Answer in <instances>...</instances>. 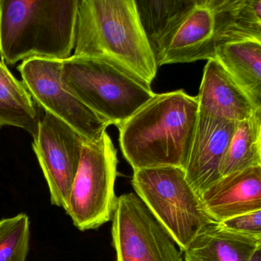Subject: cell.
Returning a JSON list of instances; mask_svg holds the SVG:
<instances>
[{
	"label": "cell",
	"instance_id": "cell-1",
	"mask_svg": "<svg viewBox=\"0 0 261 261\" xmlns=\"http://www.w3.org/2000/svg\"><path fill=\"white\" fill-rule=\"evenodd\" d=\"M74 56L100 59L148 88L158 65L135 0H80Z\"/></svg>",
	"mask_w": 261,
	"mask_h": 261
},
{
	"label": "cell",
	"instance_id": "cell-2",
	"mask_svg": "<svg viewBox=\"0 0 261 261\" xmlns=\"http://www.w3.org/2000/svg\"><path fill=\"white\" fill-rule=\"evenodd\" d=\"M198 116L196 97L184 90L155 94L118 128L123 156L134 170L186 169Z\"/></svg>",
	"mask_w": 261,
	"mask_h": 261
},
{
	"label": "cell",
	"instance_id": "cell-3",
	"mask_svg": "<svg viewBox=\"0 0 261 261\" xmlns=\"http://www.w3.org/2000/svg\"><path fill=\"white\" fill-rule=\"evenodd\" d=\"M80 0H0V59L64 61L75 45Z\"/></svg>",
	"mask_w": 261,
	"mask_h": 261
},
{
	"label": "cell",
	"instance_id": "cell-4",
	"mask_svg": "<svg viewBox=\"0 0 261 261\" xmlns=\"http://www.w3.org/2000/svg\"><path fill=\"white\" fill-rule=\"evenodd\" d=\"M63 88L111 125H123L155 93L100 59L71 56L62 62Z\"/></svg>",
	"mask_w": 261,
	"mask_h": 261
},
{
	"label": "cell",
	"instance_id": "cell-5",
	"mask_svg": "<svg viewBox=\"0 0 261 261\" xmlns=\"http://www.w3.org/2000/svg\"><path fill=\"white\" fill-rule=\"evenodd\" d=\"M132 185L136 195L169 232L181 252L204 226L214 222L181 168L160 166L134 170Z\"/></svg>",
	"mask_w": 261,
	"mask_h": 261
},
{
	"label": "cell",
	"instance_id": "cell-6",
	"mask_svg": "<svg viewBox=\"0 0 261 261\" xmlns=\"http://www.w3.org/2000/svg\"><path fill=\"white\" fill-rule=\"evenodd\" d=\"M117 151L108 133L85 142L65 210L82 230L97 229L112 220L117 204Z\"/></svg>",
	"mask_w": 261,
	"mask_h": 261
},
{
	"label": "cell",
	"instance_id": "cell-7",
	"mask_svg": "<svg viewBox=\"0 0 261 261\" xmlns=\"http://www.w3.org/2000/svg\"><path fill=\"white\" fill-rule=\"evenodd\" d=\"M111 221L117 261H183L173 238L136 193L117 197Z\"/></svg>",
	"mask_w": 261,
	"mask_h": 261
},
{
	"label": "cell",
	"instance_id": "cell-8",
	"mask_svg": "<svg viewBox=\"0 0 261 261\" xmlns=\"http://www.w3.org/2000/svg\"><path fill=\"white\" fill-rule=\"evenodd\" d=\"M62 62L30 59L22 62L18 71L35 103L71 126L85 141H94L106 132L111 123L63 88Z\"/></svg>",
	"mask_w": 261,
	"mask_h": 261
},
{
	"label": "cell",
	"instance_id": "cell-9",
	"mask_svg": "<svg viewBox=\"0 0 261 261\" xmlns=\"http://www.w3.org/2000/svg\"><path fill=\"white\" fill-rule=\"evenodd\" d=\"M85 142L71 126L51 114L45 112L39 119L33 149L53 205L66 207Z\"/></svg>",
	"mask_w": 261,
	"mask_h": 261
},
{
	"label": "cell",
	"instance_id": "cell-10",
	"mask_svg": "<svg viewBox=\"0 0 261 261\" xmlns=\"http://www.w3.org/2000/svg\"><path fill=\"white\" fill-rule=\"evenodd\" d=\"M237 123L198 114L185 172L188 182L199 196L219 179L220 164Z\"/></svg>",
	"mask_w": 261,
	"mask_h": 261
},
{
	"label": "cell",
	"instance_id": "cell-11",
	"mask_svg": "<svg viewBox=\"0 0 261 261\" xmlns=\"http://www.w3.org/2000/svg\"><path fill=\"white\" fill-rule=\"evenodd\" d=\"M207 216L221 223L261 210V166L221 177L200 195Z\"/></svg>",
	"mask_w": 261,
	"mask_h": 261
},
{
	"label": "cell",
	"instance_id": "cell-12",
	"mask_svg": "<svg viewBox=\"0 0 261 261\" xmlns=\"http://www.w3.org/2000/svg\"><path fill=\"white\" fill-rule=\"evenodd\" d=\"M215 22L207 0H197L168 39L158 67L215 59Z\"/></svg>",
	"mask_w": 261,
	"mask_h": 261
},
{
	"label": "cell",
	"instance_id": "cell-13",
	"mask_svg": "<svg viewBox=\"0 0 261 261\" xmlns=\"http://www.w3.org/2000/svg\"><path fill=\"white\" fill-rule=\"evenodd\" d=\"M198 114L240 122L258 108L215 59L207 61L197 96Z\"/></svg>",
	"mask_w": 261,
	"mask_h": 261
},
{
	"label": "cell",
	"instance_id": "cell-14",
	"mask_svg": "<svg viewBox=\"0 0 261 261\" xmlns=\"http://www.w3.org/2000/svg\"><path fill=\"white\" fill-rule=\"evenodd\" d=\"M261 237L233 231L221 223L204 226L184 251L185 261H250Z\"/></svg>",
	"mask_w": 261,
	"mask_h": 261
},
{
	"label": "cell",
	"instance_id": "cell-15",
	"mask_svg": "<svg viewBox=\"0 0 261 261\" xmlns=\"http://www.w3.org/2000/svg\"><path fill=\"white\" fill-rule=\"evenodd\" d=\"M207 4L213 13L217 46L261 42V0H207Z\"/></svg>",
	"mask_w": 261,
	"mask_h": 261
},
{
	"label": "cell",
	"instance_id": "cell-16",
	"mask_svg": "<svg viewBox=\"0 0 261 261\" xmlns=\"http://www.w3.org/2000/svg\"><path fill=\"white\" fill-rule=\"evenodd\" d=\"M215 60L261 109V42L244 40L218 45Z\"/></svg>",
	"mask_w": 261,
	"mask_h": 261
},
{
	"label": "cell",
	"instance_id": "cell-17",
	"mask_svg": "<svg viewBox=\"0 0 261 261\" xmlns=\"http://www.w3.org/2000/svg\"><path fill=\"white\" fill-rule=\"evenodd\" d=\"M142 28L156 63L171 35L197 0H135Z\"/></svg>",
	"mask_w": 261,
	"mask_h": 261
},
{
	"label": "cell",
	"instance_id": "cell-18",
	"mask_svg": "<svg viewBox=\"0 0 261 261\" xmlns=\"http://www.w3.org/2000/svg\"><path fill=\"white\" fill-rule=\"evenodd\" d=\"M39 119L30 91L0 59V126L20 128L33 137Z\"/></svg>",
	"mask_w": 261,
	"mask_h": 261
},
{
	"label": "cell",
	"instance_id": "cell-19",
	"mask_svg": "<svg viewBox=\"0 0 261 261\" xmlns=\"http://www.w3.org/2000/svg\"><path fill=\"white\" fill-rule=\"evenodd\" d=\"M261 166V110L238 122L219 167L220 178Z\"/></svg>",
	"mask_w": 261,
	"mask_h": 261
},
{
	"label": "cell",
	"instance_id": "cell-20",
	"mask_svg": "<svg viewBox=\"0 0 261 261\" xmlns=\"http://www.w3.org/2000/svg\"><path fill=\"white\" fill-rule=\"evenodd\" d=\"M30 240L27 214L0 220V261H27Z\"/></svg>",
	"mask_w": 261,
	"mask_h": 261
},
{
	"label": "cell",
	"instance_id": "cell-21",
	"mask_svg": "<svg viewBox=\"0 0 261 261\" xmlns=\"http://www.w3.org/2000/svg\"><path fill=\"white\" fill-rule=\"evenodd\" d=\"M233 231L253 237H261V210L243 214L221 222Z\"/></svg>",
	"mask_w": 261,
	"mask_h": 261
},
{
	"label": "cell",
	"instance_id": "cell-22",
	"mask_svg": "<svg viewBox=\"0 0 261 261\" xmlns=\"http://www.w3.org/2000/svg\"><path fill=\"white\" fill-rule=\"evenodd\" d=\"M250 261H261V247L255 251Z\"/></svg>",
	"mask_w": 261,
	"mask_h": 261
}]
</instances>
